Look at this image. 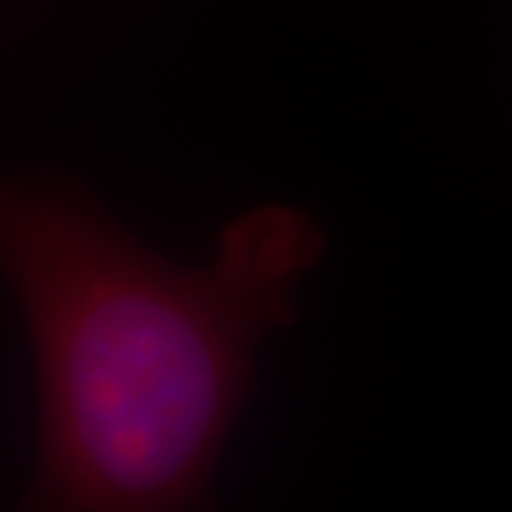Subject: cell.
<instances>
[{"label":"cell","mask_w":512,"mask_h":512,"mask_svg":"<svg viewBox=\"0 0 512 512\" xmlns=\"http://www.w3.org/2000/svg\"><path fill=\"white\" fill-rule=\"evenodd\" d=\"M310 213L263 203L203 266L133 240L77 183L0 180V276L37 363L30 509L200 506L253 393L256 350L323 260Z\"/></svg>","instance_id":"1"}]
</instances>
